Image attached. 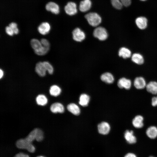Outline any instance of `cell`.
Masks as SVG:
<instances>
[{
	"label": "cell",
	"instance_id": "cell-1",
	"mask_svg": "<svg viewBox=\"0 0 157 157\" xmlns=\"http://www.w3.org/2000/svg\"><path fill=\"white\" fill-rule=\"evenodd\" d=\"M30 43L35 53L38 55L42 56L45 54L48 51L49 49V48L43 46L40 41L37 39H32Z\"/></svg>",
	"mask_w": 157,
	"mask_h": 157
},
{
	"label": "cell",
	"instance_id": "cell-2",
	"mask_svg": "<svg viewBox=\"0 0 157 157\" xmlns=\"http://www.w3.org/2000/svg\"><path fill=\"white\" fill-rule=\"evenodd\" d=\"M32 142L25 138L18 140L16 145L19 149H25L29 152L33 153L35 152V148Z\"/></svg>",
	"mask_w": 157,
	"mask_h": 157
},
{
	"label": "cell",
	"instance_id": "cell-3",
	"mask_svg": "<svg viewBox=\"0 0 157 157\" xmlns=\"http://www.w3.org/2000/svg\"><path fill=\"white\" fill-rule=\"evenodd\" d=\"M85 17L89 24L91 26L95 27L99 25L101 22V18L97 13L91 12L86 14Z\"/></svg>",
	"mask_w": 157,
	"mask_h": 157
},
{
	"label": "cell",
	"instance_id": "cell-4",
	"mask_svg": "<svg viewBox=\"0 0 157 157\" xmlns=\"http://www.w3.org/2000/svg\"><path fill=\"white\" fill-rule=\"evenodd\" d=\"M93 34L94 36L100 40H106L108 37V34L106 30L102 27H98L94 30Z\"/></svg>",
	"mask_w": 157,
	"mask_h": 157
},
{
	"label": "cell",
	"instance_id": "cell-5",
	"mask_svg": "<svg viewBox=\"0 0 157 157\" xmlns=\"http://www.w3.org/2000/svg\"><path fill=\"white\" fill-rule=\"evenodd\" d=\"M113 6L117 9H121L123 6L127 7L129 6L131 3V0H111Z\"/></svg>",
	"mask_w": 157,
	"mask_h": 157
},
{
	"label": "cell",
	"instance_id": "cell-6",
	"mask_svg": "<svg viewBox=\"0 0 157 157\" xmlns=\"http://www.w3.org/2000/svg\"><path fill=\"white\" fill-rule=\"evenodd\" d=\"M73 38L77 42H81L85 37V33L79 28H75L72 32Z\"/></svg>",
	"mask_w": 157,
	"mask_h": 157
},
{
	"label": "cell",
	"instance_id": "cell-7",
	"mask_svg": "<svg viewBox=\"0 0 157 157\" xmlns=\"http://www.w3.org/2000/svg\"><path fill=\"white\" fill-rule=\"evenodd\" d=\"M65 10L66 13L69 15L75 14L77 12L76 4L74 2H69L65 6Z\"/></svg>",
	"mask_w": 157,
	"mask_h": 157
},
{
	"label": "cell",
	"instance_id": "cell-8",
	"mask_svg": "<svg viewBox=\"0 0 157 157\" xmlns=\"http://www.w3.org/2000/svg\"><path fill=\"white\" fill-rule=\"evenodd\" d=\"M117 84L119 88H124L128 90L131 88L132 85V82L130 79L123 77L119 80Z\"/></svg>",
	"mask_w": 157,
	"mask_h": 157
},
{
	"label": "cell",
	"instance_id": "cell-9",
	"mask_svg": "<svg viewBox=\"0 0 157 157\" xmlns=\"http://www.w3.org/2000/svg\"><path fill=\"white\" fill-rule=\"evenodd\" d=\"M147 84L144 78L142 77H136L133 82V85L136 88L141 90L146 87Z\"/></svg>",
	"mask_w": 157,
	"mask_h": 157
},
{
	"label": "cell",
	"instance_id": "cell-10",
	"mask_svg": "<svg viewBox=\"0 0 157 157\" xmlns=\"http://www.w3.org/2000/svg\"><path fill=\"white\" fill-rule=\"evenodd\" d=\"M124 138L126 141L130 144H134L137 141L136 138L132 130H126L124 133Z\"/></svg>",
	"mask_w": 157,
	"mask_h": 157
},
{
	"label": "cell",
	"instance_id": "cell-11",
	"mask_svg": "<svg viewBox=\"0 0 157 157\" xmlns=\"http://www.w3.org/2000/svg\"><path fill=\"white\" fill-rule=\"evenodd\" d=\"M110 126L109 124L106 122H102L98 126L99 132L101 134L106 135L108 134L110 130Z\"/></svg>",
	"mask_w": 157,
	"mask_h": 157
},
{
	"label": "cell",
	"instance_id": "cell-12",
	"mask_svg": "<svg viewBox=\"0 0 157 157\" xmlns=\"http://www.w3.org/2000/svg\"><path fill=\"white\" fill-rule=\"evenodd\" d=\"M143 120L144 118L142 116L140 115H137L133 119L132 124L135 128H141L144 126Z\"/></svg>",
	"mask_w": 157,
	"mask_h": 157
},
{
	"label": "cell",
	"instance_id": "cell-13",
	"mask_svg": "<svg viewBox=\"0 0 157 157\" xmlns=\"http://www.w3.org/2000/svg\"><path fill=\"white\" fill-rule=\"evenodd\" d=\"M45 8L47 11H51L55 14H58L59 12V6L54 2H50L48 3L46 5Z\"/></svg>",
	"mask_w": 157,
	"mask_h": 157
},
{
	"label": "cell",
	"instance_id": "cell-14",
	"mask_svg": "<svg viewBox=\"0 0 157 157\" xmlns=\"http://www.w3.org/2000/svg\"><path fill=\"white\" fill-rule=\"evenodd\" d=\"M50 109L51 112L53 113H62L64 111L63 106L58 102H56L52 104L50 106Z\"/></svg>",
	"mask_w": 157,
	"mask_h": 157
},
{
	"label": "cell",
	"instance_id": "cell-15",
	"mask_svg": "<svg viewBox=\"0 0 157 157\" xmlns=\"http://www.w3.org/2000/svg\"><path fill=\"white\" fill-rule=\"evenodd\" d=\"M51 27L49 23L44 22L42 23L38 28L39 32L42 35H45L49 32Z\"/></svg>",
	"mask_w": 157,
	"mask_h": 157
},
{
	"label": "cell",
	"instance_id": "cell-16",
	"mask_svg": "<svg viewBox=\"0 0 157 157\" xmlns=\"http://www.w3.org/2000/svg\"><path fill=\"white\" fill-rule=\"evenodd\" d=\"M135 22L136 25L140 29H144L147 27V20L144 17H138L136 18Z\"/></svg>",
	"mask_w": 157,
	"mask_h": 157
},
{
	"label": "cell",
	"instance_id": "cell-17",
	"mask_svg": "<svg viewBox=\"0 0 157 157\" xmlns=\"http://www.w3.org/2000/svg\"><path fill=\"white\" fill-rule=\"evenodd\" d=\"M35 71L37 74L40 76L43 77L46 74V70L43 62L38 63L35 67Z\"/></svg>",
	"mask_w": 157,
	"mask_h": 157
},
{
	"label": "cell",
	"instance_id": "cell-18",
	"mask_svg": "<svg viewBox=\"0 0 157 157\" xmlns=\"http://www.w3.org/2000/svg\"><path fill=\"white\" fill-rule=\"evenodd\" d=\"M91 5L92 3L90 0H83L80 3L79 9L82 12H86L90 9Z\"/></svg>",
	"mask_w": 157,
	"mask_h": 157
},
{
	"label": "cell",
	"instance_id": "cell-19",
	"mask_svg": "<svg viewBox=\"0 0 157 157\" xmlns=\"http://www.w3.org/2000/svg\"><path fill=\"white\" fill-rule=\"evenodd\" d=\"M146 133L150 138L155 139L157 137V127L155 126H151L147 129Z\"/></svg>",
	"mask_w": 157,
	"mask_h": 157
},
{
	"label": "cell",
	"instance_id": "cell-20",
	"mask_svg": "<svg viewBox=\"0 0 157 157\" xmlns=\"http://www.w3.org/2000/svg\"><path fill=\"white\" fill-rule=\"evenodd\" d=\"M146 88L149 92L153 94H157V82L150 81L147 84Z\"/></svg>",
	"mask_w": 157,
	"mask_h": 157
},
{
	"label": "cell",
	"instance_id": "cell-21",
	"mask_svg": "<svg viewBox=\"0 0 157 157\" xmlns=\"http://www.w3.org/2000/svg\"><path fill=\"white\" fill-rule=\"evenodd\" d=\"M132 61L135 63L140 65L144 63V60L143 56L140 53H135L131 56Z\"/></svg>",
	"mask_w": 157,
	"mask_h": 157
},
{
	"label": "cell",
	"instance_id": "cell-22",
	"mask_svg": "<svg viewBox=\"0 0 157 157\" xmlns=\"http://www.w3.org/2000/svg\"><path fill=\"white\" fill-rule=\"evenodd\" d=\"M118 55L119 56L124 59L129 58L132 56L131 50L125 47H122L119 49Z\"/></svg>",
	"mask_w": 157,
	"mask_h": 157
},
{
	"label": "cell",
	"instance_id": "cell-23",
	"mask_svg": "<svg viewBox=\"0 0 157 157\" xmlns=\"http://www.w3.org/2000/svg\"><path fill=\"white\" fill-rule=\"evenodd\" d=\"M101 79L102 81L108 84L112 83L114 80L113 76L109 72H106L102 74L101 76Z\"/></svg>",
	"mask_w": 157,
	"mask_h": 157
},
{
	"label": "cell",
	"instance_id": "cell-24",
	"mask_svg": "<svg viewBox=\"0 0 157 157\" xmlns=\"http://www.w3.org/2000/svg\"><path fill=\"white\" fill-rule=\"evenodd\" d=\"M67 108L68 110L74 115H77L80 113V110L79 107L74 103H71L68 104Z\"/></svg>",
	"mask_w": 157,
	"mask_h": 157
},
{
	"label": "cell",
	"instance_id": "cell-25",
	"mask_svg": "<svg viewBox=\"0 0 157 157\" xmlns=\"http://www.w3.org/2000/svg\"><path fill=\"white\" fill-rule=\"evenodd\" d=\"M90 100V97L88 95L83 94L80 97L79 103L83 106H86L88 105Z\"/></svg>",
	"mask_w": 157,
	"mask_h": 157
},
{
	"label": "cell",
	"instance_id": "cell-26",
	"mask_svg": "<svg viewBox=\"0 0 157 157\" xmlns=\"http://www.w3.org/2000/svg\"><path fill=\"white\" fill-rule=\"evenodd\" d=\"M49 91L51 95L56 97L60 94L61 89L58 86L56 85H53L51 86Z\"/></svg>",
	"mask_w": 157,
	"mask_h": 157
},
{
	"label": "cell",
	"instance_id": "cell-27",
	"mask_svg": "<svg viewBox=\"0 0 157 157\" xmlns=\"http://www.w3.org/2000/svg\"><path fill=\"white\" fill-rule=\"evenodd\" d=\"M36 101L38 105L42 106L46 105L48 101L46 97L43 94L38 95L36 97Z\"/></svg>",
	"mask_w": 157,
	"mask_h": 157
},
{
	"label": "cell",
	"instance_id": "cell-28",
	"mask_svg": "<svg viewBox=\"0 0 157 157\" xmlns=\"http://www.w3.org/2000/svg\"><path fill=\"white\" fill-rule=\"evenodd\" d=\"M43 62L46 70L49 74H52L53 72V68L52 66L47 61H44Z\"/></svg>",
	"mask_w": 157,
	"mask_h": 157
},
{
	"label": "cell",
	"instance_id": "cell-29",
	"mask_svg": "<svg viewBox=\"0 0 157 157\" xmlns=\"http://www.w3.org/2000/svg\"><path fill=\"white\" fill-rule=\"evenodd\" d=\"M43 138L44 134L42 131L38 129L35 140L38 142H40L43 140Z\"/></svg>",
	"mask_w": 157,
	"mask_h": 157
},
{
	"label": "cell",
	"instance_id": "cell-30",
	"mask_svg": "<svg viewBox=\"0 0 157 157\" xmlns=\"http://www.w3.org/2000/svg\"><path fill=\"white\" fill-rule=\"evenodd\" d=\"M9 26L13 30L14 34H17L19 33V31L17 27V25L16 23L12 22L9 24Z\"/></svg>",
	"mask_w": 157,
	"mask_h": 157
},
{
	"label": "cell",
	"instance_id": "cell-31",
	"mask_svg": "<svg viewBox=\"0 0 157 157\" xmlns=\"http://www.w3.org/2000/svg\"><path fill=\"white\" fill-rule=\"evenodd\" d=\"M40 42L43 46L49 48L50 43L47 40L43 38L41 40Z\"/></svg>",
	"mask_w": 157,
	"mask_h": 157
},
{
	"label": "cell",
	"instance_id": "cell-32",
	"mask_svg": "<svg viewBox=\"0 0 157 157\" xmlns=\"http://www.w3.org/2000/svg\"><path fill=\"white\" fill-rule=\"evenodd\" d=\"M5 30L7 34L10 36H12L14 34L13 30L9 26L6 27Z\"/></svg>",
	"mask_w": 157,
	"mask_h": 157
},
{
	"label": "cell",
	"instance_id": "cell-33",
	"mask_svg": "<svg viewBox=\"0 0 157 157\" xmlns=\"http://www.w3.org/2000/svg\"><path fill=\"white\" fill-rule=\"evenodd\" d=\"M151 105L154 107L157 106V97H152L151 99Z\"/></svg>",
	"mask_w": 157,
	"mask_h": 157
},
{
	"label": "cell",
	"instance_id": "cell-34",
	"mask_svg": "<svg viewBox=\"0 0 157 157\" xmlns=\"http://www.w3.org/2000/svg\"><path fill=\"white\" fill-rule=\"evenodd\" d=\"M14 157H29V156L27 154L20 152L16 154Z\"/></svg>",
	"mask_w": 157,
	"mask_h": 157
},
{
	"label": "cell",
	"instance_id": "cell-35",
	"mask_svg": "<svg viewBox=\"0 0 157 157\" xmlns=\"http://www.w3.org/2000/svg\"><path fill=\"white\" fill-rule=\"evenodd\" d=\"M124 157H137L136 156L134 153H129L127 154Z\"/></svg>",
	"mask_w": 157,
	"mask_h": 157
},
{
	"label": "cell",
	"instance_id": "cell-36",
	"mask_svg": "<svg viewBox=\"0 0 157 157\" xmlns=\"http://www.w3.org/2000/svg\"><path fill=\"white\" fill-rule=\"evenodd\" d=\"M0 78L1 79L3 77V71L1 69H0Z\"/></svg>",
	"mask_w": 157,
	"mask_h": 157
},
{
	"label": "cell",
	"instance_id": "cell-37",
	"mask_svg": "<svg viewBox=\"0 0 157 157\" xmlns=\"http://www.w3.org/2000/svg\"><path fill=\"white\" fill-rule=\"evenodd\" d=\"M36 157H44L42 156H38Z\"/></svg>",
	"mask_w": 157,
	"mask_h": 157
},
{
	"label": "cell",
	"instance_id": "cell-38",
	"mask_svg": "<svg viewBox=\"0 0 157 157\" xmlns=\"http://www.w3.org/2000/svg\"><path fill=\"white\" fill-rule=\"evenodd\" d=\"M141 1H146V0H140Z\"/></svg>",
	"mask_w": 157,
	"mask_h": 157
},
{
	"label": "cell",
	"instance_id": "cell-39",
	"mask_svg": "<svg viewBox=\"0 0 157 157\" xmlns=\"http://www.w3.org/2000/svg\"><path fill=\"white\" fill-rule=\"evenodd\" d=\"M149 157H154L153 156H150Z\"/></svg>",
	"mask_w": 157,
	"mask_h": 157
},
{
	"label": "cell",
	"instance_id": "cell-40",
	"mask_svg": "<svg viewBox=\"0 0 157 157\" xmlns=\"http://www.w3.org/2000/svg\"><path fill=\"white\" fill-rule=\"evenodd\" d=\"M156 97H157V96Z\"/></svg>",
	"mask_w": 157,
	"mask_h": 157
}]
</instances>
